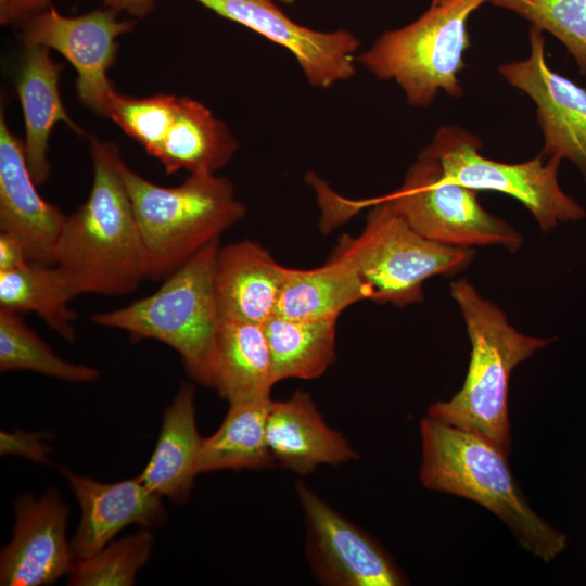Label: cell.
<instances>
[{"label":"cell","instance_id":"cell-1","mask_svg":"<svg viewBox=\"0 0 586 586\" xmlns=\"http://www.w3.org/2000/svg\"><path fill=\"white\" fill-rule=\"evenodd\" d=\"M93 168L88 199L67 215L53 264L72 298L125 295L145 279L141 239L124 183L117 145L90 138Z\"/></svg>","mask_w":586,"mask_h":586},{"label":"cell","instance_id":"cell-2","mask_svg":"<svg viewBox=\"0 0 586 586\" xmlns=\"http://www.w3.org/2000/svg\"><path fill=\"white\" fill-rule=\"evenodd\" d=\"M420 481L432 491L464 497L496 514L520 547L545 562L566 547L565 534L528 505L507 455L483 436L426 416L421 419Z\"/></svg>","mask_w":586,"mask_h":586},{"label":"cell","instance_id":"cell-3","mask_svg":"<svg viewBox=\"0 0 586 586\" xmlns=\"http://www.w3.org/2000/svg\"><path fill=\"white\" fill-rule=\"evenodd\" d=\"M450 296L461 311L471 342L470 364L461 390L449 400L432 404L428 416L474 432L508 455L511 434L507 399L511 372L553 339L518 331L505 313L467 279L450 283Z\"/></svg>","mask_w":586,"mask_h":586},{"label":"cell","instance_id":"cell-4","mask_svg":"<svg viewBox=\"0 0 586 586\" xmlns=\"http://www.w3.org/2000/svg\"><path fill=\"white\" fill-rule=\"evenodd\" d=\"M122 177L141 239L145 279L164 280L246 213L232 182L194 173L176 187L143 178L123 161Z\"/></svg>","mask_w":586,"mask_h":586},{"label":"cell","instance_id":"cell-5","mask_svg":"<svg viewBox=\"0 0 586 586\" xmlns=\"http://www.w3.org/2000/svg\"><path fill=\"white\" fill-rule=\"evenodd\" d=\"M219 241L198 252L151 295L91 320L119 329L135 339H153L178 352L188 373L214 386L216 348L221 316L215 291Z\"/></svg>","mask_w":586,"mask_h":586},{"label":"cell","instance_id":"cell-6","mask_svg":"<svg viewBox=\"0 0 586 586\" xmlns=\"http://www.w3.org/2000/svg\"><path fill=\"white\" fill-rule=\"evenodd\" d=\"M487 1L431 4L412 23L382 34L358 61L377 77L395 80L413 106H429L440 90L459 98L463 53L471 47L468 20Z\"/></svg>","mask_w":586,"mask_h":586},{"label":"cell","instance_id":"cell-7","mask_svg":"<svg viewBox=\"0 0 586 586\" xmlns=\"http://www.w3.org/2000/svg\"><path fill=\"white\" fill-rule=\"evenodd\" d=\"M372 204L362 232L343 235L333 252L353 265L368 300L397 306L421 302L428 279L453 276L472 263L474 249L431 241L416 232L383 198Z\"/></svg>","mask_w":586,"mask_h":586},{"label":"cell","instance_id":"cell-8","mask_svg":"<svg viewBox=\"0 0 586 586\" xmlns=\"http://www.w3.org/2000/svg\"><path fill=\"white\" fill-rule=\"evenodd\" d=\"M383 199L416 232L440 244L500 245L515 252L523 242L513 226L481 205L477 191L449 178L428 148L409 167L402 186Z\"/></svg>","mask_w":586,"mask_h":586},{"label":"cell","instance_id":"cell-9","mask_svg":"<svg viewBox=\"0 0 586 586\" xmlns=\"http://www.w3.org/2000/svg\"><path fill=\"white\" fill-rule=\"evenodd\" d=\"M426 148L454 181L477 192L498 191L520 201L545 233L586 216L585 208L559 184L562 160L558 157L545 158L540 153L517 164L491 160L480 153V139L457 126L441 127Z\"/></svg>","mask_w":586,"mask_h":586},{"label":"cell","instance_id":"cell-10","mask_svg":"<svg viewBox=\"0 0 586 586\" xmlns=\"http://www.w3.org/2000/svg\"><path fill=\"white\" fill-rule=\"evenodd\" d=\"M136 20H120L106 8L77 16H65L53 5L21 27L24 46H43L61 53L76 69L80 101L97 114L106 116L115 91L107 72L117 52V38L132 30Z\"/></svg>","mask_w":586,"mask_h":586},{"label":"cell","instance_id":"cell-11","mask_svg":"<svg viewBox=\"0 0 586 586\" xmlns=\"http://www.w3.org/2000/svg\"><path fill=\"white\" fill-rule=\"evenodd\" d=\"M296 493L307 527L306 552L316 578L335 586H397L406 579L380 544L302 482Z\"/></svg>","mask_w":586,"mask_h":586},{"label":"cell","instance_id":"cell-12","mask_svg":"<svg viewBox=\"0 0 586 586\" xmlns=\"http://www.w3.org/2000/svg\"><path fill=\"white\" fill-rule=\"evenodd\" d=\"M527 59L499 66L507 81L536 105L545 156L572 162L586 181V89L552 71L546 60L542 30L530 29Z\"/></svg>","mask_w":586,"mask_h":586},{"label":"cell","instance_id":"cell-13","mask_svg":"<svg viewBox=\"0 0 586 586\" xmlns=\"http://www.w3.org/2000/svg\"><path fill=\"white\" fill-rule=\"evenodd\" d=\"M194 1L288 49L314 87L329 88L356 73L359 41L348 30L318 31L302 26L288 17L275 0Z\"/></svg>","mask_w":586,"mask_h":586},{"label":"cell","instance_id":"cell-14","mask_svg":"<svg viewBox=\"0 0 586 586\" xmlns=\"http://www.w3.org/2000/svg\"><path fill=\"white\" fill-rule=\"evenodd\" d=\"M11 542L0 557L2 586H40L67 574L74 560L66 538L69 510L59 491L51 488L39 499L18 496Z\"/></svg>","mask_w":586,"mask_h":586},{"label":"cell","instance_id":"cell-15","mask_svg":"<svg viewBox=\"0 0 586 586\" xmlns=\"http://www.w3.org/2000/svg\"><path fill=\"white\" fill-rule=\"evenodd\" d=\"M80 507V521L71 539L74 559L89 557L105 547L130 524L155 527L165 523L162 496L149 489L139 476L102 483L62 468Z\"/></svg>","mask_w":586,"mask_h":586},{"label":"cell","instance_id":"cell-16","mask_svg":"<svg viewBox=\"0 0 586 586\" xmlns=\"http://www.w3.org/2000/svg\"><path fill=\"white\" fill-rule=\"evenodd\" d=\"M24 143L0 114V229L24 243L30 262L53 264L54 247L67 215L36 189Z\"/></svg>","mask_w":586,"mask_h":586},{"label":"cell","instance_id":"cell-17","mask_svg":"<svg viewBox=\"0 0 586 586\" xmlns=\"http://www.w3.org/2000/svg\"><path fill=\"white\" fill-rule=\"evenodd\" d=\"M285 267L257 242L219 246L214 281L221 320L264 326L277 315Z\"/></svg>","mask_w":586,"mask_h":586},{"label":"cell","instance_id":"cell-18","mask_svg":"<svg viewBox=\"0 0 586 586\" xmlns=\"http://www.w3.org/2000/svg\"><path fill=\"white\" fill-rule=\"evenodd\" d=\"M266 435L275 461L300 474L357 457L348 441L326 423L304 391L294 392L285 400L270 402Z\"/></svg>","mask_w":586,"mask_h":586},{"label":"cell","instance_id":"cell-19","mask_svg":"<svg viewBox=\"0 0 586 586\" xmlns=\"http://www.w3.org/2000/svg\"><path fill=\"white\" fill-rule=\"evenodd\" d=\"M202 441L195 420L194 387L184 382L163 413L155 449L139 479L155 494L175 504L186 502L200 473Z\"/></svg>","mask_w":586,"mask_h":586},{"label":"cell","instance_id":"cell-20","mask_svg":"<svg viewBox=\"0 0 586 586\" xmlns=\"http://www.w3.org/2000/svg\"><path fill=\"white\" fill-rule=\"evenodd\" d=\"M49 50L43 46H25L16 79V92L25 123V154L37 184L43 183L50 175L48 149L54 125L63 122L81 132L63 105L59 91L62 66L53 62Z\"/></svg>","mask_w":586,"mask_h":586},{"label":"cell","instance_id":"cell-21","mask_svg":"<svg viewBox=\"0 0 586 586\" xmlns=\"http://www.w3.org/2000/svg\"><path fill=\"white\" fill-rule=\"evenodd\" d=\"M237 150L238 142L222 120L201 102L179 97L173 124L154 157L167 174L215 173Z\"/></svg>","mask_w":586,"mask_h":586},{"label":"cell","instance_id":"cell-22","mask_svg":"<svg viewBox=\"0 0 586 586\" xmlns=\"http://www.w3.org/2000/svg\"><path fill=\"white\" fill-rule=\"evenodd\" d=\"M275 384L264 326L221 320L213 387L235 404L268 398Z\"/></svg>","mask_w":586,"mask_h":586},{"label":"cell","instance_id":"cell-23","mask_svg":"<svg viewBox=\"0 0 586 586\" xmlns=\"http://www.w3.org/2000/svg\"><path fill=\"white\" fill-rule=\"evenodd\" d=\"M368 300L353 265L332 254L318 268L285 267L277 315L294 320L337 319L351 305Z\"/></svg>","mask_w":586,"mask_h":586},{"label":"cell","instance_id":"cell-24","mask_svg":"<svg viewBox=\"0 0 586 586\" xmlns=\"http://www.w3.org/2000/svg\"><path fill=\"white\" fill-rule=\"evenodd\" d=\"M270 402L268 397L230 404L218 430L202 441L199 472L271 467L276 461L266 435Z\"/></svg>","mask_w":586,"mask_h":586},{"label":"cell","instance_id":"cell-25","mask_svg":"<svg viewBox=\"0 0 586 586\" xmlns=\"http://www.w3.org/2000/svg\"><path fill=\"white\" fill-rule=\"evenodd\" d=\"M337 319L294 320L275 315L265 324L275 382L319 378L335 360Z\"/></svg>","mask_w":586,"mask_h":586},{"label":"cell","instance_id":"cell-26","mask_svg":"<svg viewBox=\"0 0 586 586\" xmlns=\"http://www.w3.org/2000/svg\"><path fill=\"white\" fill-rule=\"evenodd\" d=\"M71 300L56 267L29 262L18 269L0 272V308L36 313L64 340L75 342L76 314L68 306Z\"/></svg>","mask_w":586,"mask_h":586},{"label":"cell","instance_id":"cell-27","mask_svg":"<svg viewBox=\"0 0 586 586\" xmlns=\"http://www.w3.org/2000/svg\"><path fill=\"white\" fill-rule=\"evenodd\" d=\"M0 370H30L71 382H94L100 372L60 358L20 317L0 308Z\"/></svg>","mask_w":586,"mask_h":586},{"label":"cell","instance_id":"cell-28","mask_svg":"<svg viewBox=\"0 0 586 586\" xmlns=\"http://www.w3.org/2000/svg\"><path fill=\"white\" fill-rule=\"evenodd\" d=\"M152 545V533L140 531L106 545L89 557L74 559L67 572L68 585H133L137 572L150 557Z\"/></svg>","mask_w":586,"mask_h":586},{"label":"cell","instance_id":"cell-29","mask_svg":"<svg viewBox=\"0 0 586 586\" xmlns=\"http://www.w3.org/2000/svg\"><path fill=\"white\" fill-rule=\"evenodd\" d=\"M558 38L586 76V0H489Z\"/></svg>","mask_w":586,"mask_h":586},{"label":"cell","instance_id":"cell-30","mask_svg":"<svg viewBox=\"0 0 586 586\" xmlns=\"http://www.w3.org/2000/svg\"><path fill=\"white\" fill-rule=\"evenodd\" d=\"M179 97L156 94L146 98L123 95L116 90L110 98L106 117L155 156L175 118Z\"/></svg>","mask_w":586,"mask_h":586},{"label":"cell","instance_id":"cell-31","mask_svg":"<svg viewBox=\"0 0 586 586\" xmlns=\"http://www.w3.org/2000/svg\"><path fill=\"white\" fill-rule=\"evenodd\" d=\"M0 451L2 455L16 454L33 461H48L49 446L42 441V434L16 431H1Z\"/></svg>","mask_w":586,"mask_h":586},{"label":"cell","instance_id":"cell-32","mask_svg":"<svg viewBox=\"0 0 586 586\" xmlns=\"http://www.w3.org/2000/svg\"><path fill=\"white\" fill-rule=\"evenodd\" d=\"M51 5V0H0V24L21 28Z\"/></svg>","mask_w":586,"mask_h":586},{"label":"cell","instance_id":"cell-33","mask_svg":"<svg viewBox=\"0 0 586 586\" xmlns=\"http://www.w3.org/2000/svg\"><path fill=\"white\" fill-rule=\"evenodd\" d=\"M29 257L22 240L12 232L0 231V272L18 269L28 264Z\"/></svg>","mask_w":586,"mask_h":586},{"label":"cell","instance_id":"cell-34","mask_svg":"<svg viewBox=\"0 0 586 586\" xmlns=\"http://www.w3.org/2000/svg\"><path fill=\"white\" fill-rule=\"evenodd\" d=\"M106 8L126 13L133 18L145 17L152 12L155 0H100Z\"/></svg>","mask_w":586,"mask_h":586},{"label":"cell","instance_id":"cell-35","mask_svg":"<svg viewBox=\"0 0 586 586\" xmlns=\"http://www.w3.org/2000/svg\"><path fill=\"white\" fill-rule=\"evenodd\" d=\"M431 1H432V4H440L448 0H431Z\"/></svg>","mask_w":586,"mask_h":586},{"label":"cell","instance_id":"cell-36","mask_svg":"<svg viewBox=\"0 0 586 586\" xmlns=\"http://www.w3.org/2000/svg\"><path fill=\"white\" fill-rule=\"evenodd\" d=\"M275 1H280V2H283V3L291 4V3H293L295 0H275Z\"/></svg>","mask_w":586,"mask_h":586}]
</instances>
